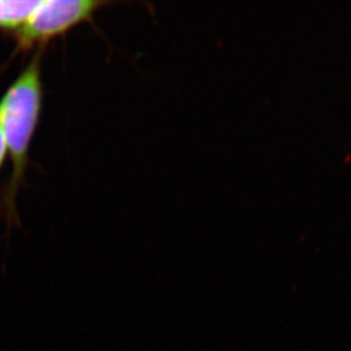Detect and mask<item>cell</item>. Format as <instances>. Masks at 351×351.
<instances>
[{
  "label": "cell",
  "mask_w": 351,
  "mask_h": 351,
  "mask_svg": "<svg viewBox=\"0 0 351 351\" xmlns=\"http://www.w3.org/2000/svg\"><path fill=\"white\" fill-rule=\"evenodd\" d=\"M38 0H0V29L14 34L34 13Z\"/></svg>",
  "instance_id": "3957f363"
},
{
  "label": "cell",
  "mask_w": 351,
  "mask_h": 351,
  "mask_svg": "<svg viewBox=\"0 0 351 351\" xmlns=\"http://www.w3.org/2000/svg\"><path fill=\"white\" fill-rule=\"evenodd\" d=\"M106 5L108 3L96 0H43L13 36L21 49L45 46L49 40L91 20L97 10Z\"/></svg>",
  "instance_id": "7a4b0ae2"
},
{
  "label": "cell",
  "mask_w": 351,
  "mask_h": 351,
  "mask_svg": "<svg viewBox=\"0 0 351 351\" xmlns=\"http://www.w3.org/2000/svg\"><path fill=\"white\" fill-rule=\"evenodd\" d=\"M43 46L0 99V129L12 162V174L3 191L1 210L8 226L19 224L16 197L23 184L29 150L43 108L41 60Z\"/></svg>",
  "instance_id": "6da1fadb"
},
{
  "label": "cell",
  "mask_w": 351,
  "mask_h": 351,
  "mask_svg": "<svg viewBox=\"0 0 351 351\" xmlns=\"http://www.w3.org/2000/svg\"><path fill=\"white\" fill-rule=\"evenodd\" d=\"M6 143H5L3 132H1V129H0V169H1V167H3V162H5V159H6Z\"/></svg>",
  "instance_id": "277c9868"
}]
</instances>
